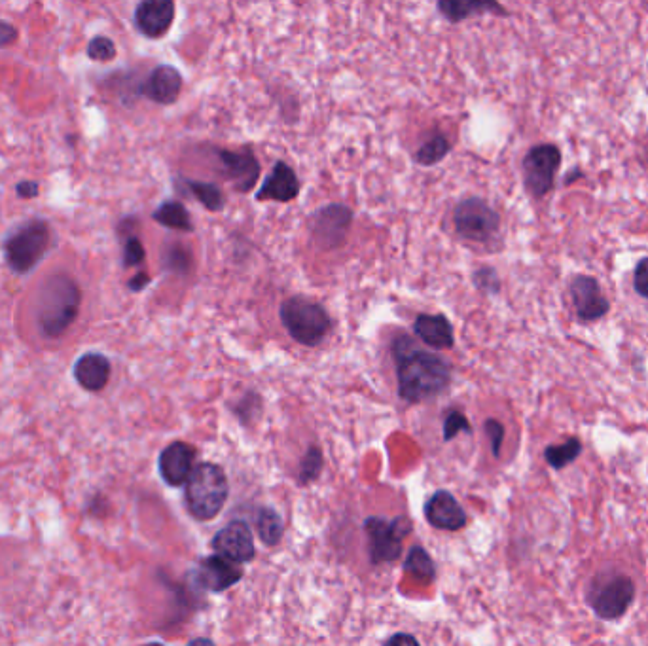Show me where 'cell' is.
I'll return each mask as SVG.
<instances>
[{
	"label": "cell",
	"mask_w": 648,
	"mask_h": 646,
	"mask_svg": "<svg viewBox=\"0 0 648 646\" xmlns=\"http://www.w3.org/2000/svg\"><path fill=\"white\" fill-rule=\"evenodd\" d=\"M391 355L395 362L398 396L408 404H421L442 395L451 383L450 362L421 349L412 336L398 334Z\"/></svg>",
	"instance_id": "1"
},
{
	"label": "cell",
	"mask_w": 648,
	"mask_h": 646,
	"mask_svg": "<svg viewBox=\"0 0 648 646\" xmlns=\"http://www.w3.org/2000/svg\"><path fill=\"white\" fill-rule=\"evenodd\" d=\"M80 304L82 290L74 277L63 271L50 275L42 283L36 296L35 319L38 332L48 340L65 336L78 319Z\"/></svg>",
	"instance_id": "2"
},
{
	"label": "cell",
	"mask_w": 648,
	"mask_h": 646,
	"mask_svg": "<svg viewBox=\"0 0 648 646\" xmlns=\"http://www.w3.org/2000/svg\"><path fill=\"white\" fill-rule=\"evenodd\" d=\"M230 495L226 472L215 463H199L184 489V503L198 521L215 520Z\"/></svg>",
	"instance_id": "3"
},
{
	"label": "cell",
	"mask_w": 648,
	"mask_h": 646,
	"mask_svg": "<svg viewBox=\"0 0 648 646\" xmlns=\"http://www.w3.org/2000/svg\"><path fill=\"white\" fill-rule=\"evenodd\" d=\"M637 595L633 578L616 569H603L586 586V603L599 620L614 622L630 611Z\"/></svg>",
	"instance_id": "4"
},
{
	"label": "cell",
	"mask_w": 648,
	"mask_h": 646,
	"mask_svg": "<svg viewBox=\"0 0 648 646\" xmlns=\"http://www.w3.org/2000/svg\"><path fill=\"white\" fill-rule=\"evenodd\" d=\"M279 319L288 336L304 347H317L332 330L326 307L306 296L287 298L279 307Z\"/></svg>",
	"instance_id": "5"
},
{
	"label": "cell",
	"mask_w": 648,
	"mask_h": 646,
	"mask_svg": "<svg viewBox=\"0 0 648 646\" xmlns=\"http://www.w3.org/2000/svg\"><path fill=\"white\" fill-rule=\"evenodd\" d=\"M52 232L48 222L29 220L19 224L4 241V258L8 268L14 273H27L33 270L50 247Z\"/></svg>",
	"instance_id": "6"
},
{
	"label": "cell",
	"mask_w": 648,
	"mask_h": 646,
	"mask_svg": "<svg viewBox=\"0 0 648 646\" xmlns=\"http://www.w3.org/2000/svg\"><path fill=\"white\" fill-rule=\"evenodd\" d=\"M364 533L368 537L370 563L374 567L383 563H393L402 556L404 539L412 533V523L408 518H368L364 521Z\"/></svg>",
	"instance_id": "7"
},
{
	"label": "cell",
	"mask_w": 648,
	"mask_h": 646,
	"mask_svg": "<svg viewBox=\"0 0 648 646\" xmlns=\"http://www.w3.org/2000/svg\"><path fill=\"white\" fill-rule=\"evenodd\" d=\"M453 226L463 239L487 243L499 234L501 216L484 199L467 198L455 205Z\"/></svg>",
	"instance_id": "8"
},
{
	"label": "cell",
	"mask_w": 648,
	"mask_h": 646,
	"mask_svg": "<svg viewBox=\"0 0 648 646\" xmlns=\"http://www.w3.org/2000/svg\"><path fill=\"white\" fill-rule=\"evenodd\" d=\"M559 165H561V150L556 144L544 143L533 146L525 154L522 163L525 190L537 199L550 194L554 188Z\"/></svg>",
	"instance_id": "9"
},
{
	"label": "cell",
	"mask_w": 648,
	"mask_h": 646,
	"mask_svg": "<svg viewBox=\"0 0 648 646\" xmlns=\"http://www.w3.org/2000/svg\"><path fill=\"white\" fill-rule=\"evenodd\" d=\"M351 224H353V211L342 203H330L311 216L309 232L313 241L321 249L334 251L345 243Z\"/></svg>",
	"instance_id": "10"
},
{
	"label": "cell",
	"mask_w": 648,
	"mask_h": 646,
	"mask_svg": "<svg viewBox=\"0 0 648 646\" xmlns=\"http://www.w3.org/2000/svg\"><path fill=\"white\" fill-rule=\"evenodd\" d=\"M216 162L220 163L218 175L234 186L235 192L249 194L260 179V162L252 150L215 148Z\"/></svg>",
	"instance_id": "11"
},
{
	"label": "cell",
	"mask_w": 648,
	"mask_h": 646,
	"mask_svg": "<svg viewBox=\"0 0 648 646\" xmlns=\"http://www.w3.org/2000/svg\"><path fill=\"white\" fill-rule=\"evenodd\" d=\"M569 290L576 317L582 323H597L611 311L607 296L603 294L599 281L592 275H575L569 283Z\"/></svg>",
	"instance_id": "12"
},
{
	"label": "cell",
	"mask_w": 648,
	"mask_h": 646,
	"mask_svg": "<svg viewBox=\"0 0 648 646\" xmlns=\"http://www.w3.org/2000/svg\"><path fill=\"white\" fill-rule=\"evenodd\" d=\"M211 548L216 556L224 557L235 565H243L254 559V539L251 527L245 521L237 520L228 523L213 537Z\"/></svg>",
	"instance_id": "13"
},
{
	"label": "cell",
	"mask_w": 648,
	"mask_h": 646,
	"mask_svg": "<svg viewBox=\"0 0 648 646\" xmlns=\"http://www.w3.org/2000/svg\"><path fill=\"white\" fill-rule=\"evenodd\" d=\"M198 451L194 446L186 442H173L167 448H163L158 459V468L163 482L171 487L186 485L194 472Z\"/></svg>",
	"instance_id": "14"
},
{
	"label": "cell",
	"mask_w": 648,
	"mask_h": 646,
	"mask_svg": "<svg viewBox=\"0 0 648 646\" xmlns=\"http://www.w3.org/2000/svg\"><path fill=\"white\" fill-rule=\"evenodd\" d=\"M177 14L173 0H144L133 14L135 27L146 38H162L169 33Z\"/></svg>",
	"instance_id": "15"
},
{
	"label": "cell",
	"mask_w": 648,
	"mask_h": 646,
	"mask_svg": "<svg viewBox=\"0 0 648 646\" xmlns=\"http://www.w3.org/2000/svg\"><path fill=\"white\" fill-rule=\"evenodd\" d=\"M425 520L440 531H461L467 527V512L450 491H436L425 504Z\"/></svg>",
	"instance_id": "16"
},
{
	"label": "cell",
	"mask_w": 648,
	"mask_h": 646,
	"mask_svg": "<svg viewBox=\"0 0 648 646\" xmlns=\"http://www.w3.org/2000/svg\"><path fill=\"white\" fill-rule=\"evenodd\" d=\"M196 576L203 590L222 593L234 588L235 584L243 578V571L232 561L215 554V556L203 557L199 561Z\"/></svg>",
	"instance_id": "17"
},
{
	"label": "cell",
	"mask_w": 648,
	"mask_h": 646,
	"mask_svg": "<svg viewBox=\"0 0 648 646\" xmlns=\"http://www.w3.org/2000/svg\"><path fill=\"white\" fill-rule=\"evenodd\" d=\"M300 196V180L296 171L285 162L273 165L270 175L256 192V201L290 203Z\"/></svg>",
	"instance_id": "18"
},
{
	"label": "cell",
	"mask_w": 648,
	"mask_h": 646,
	"mask_svg": "<svg viewBox=\"0 0 648 646\" xmlns=\"http://www.w3.org/2000/svg\"><path fill=\"white\" fill-rule=\"evenodd\" d=\"M180 91H182L180 72L171 65H158L148 74L141 93L158 105H173L179 99Z\"/></svg>",
	"instance_id": "19"
},
{
	"label": "cell",
	"mask_w": 648,
	"mask_h": 646,
	"mask_svg": "<svg viewBox=\"0 0 648 646\" xmlns=\"http://www.w3.org/2000/svg\"><path fill=\"white\" fill-rule=\"evenodd\" d=\"M74 379L76 383L90 391V393H99L103 391L108 385V379L112 374V366L110 360L101 355V353H86L80 359L76 360L74 364Z\"/></svg>",
	"instance_id": "20"
},
{
	"label": "cell",
	"mask_w": 648,
	"mask_h": 646,
	"mask_svg": "<svg viewBox=\"0 0 648 646\" xmlns=\"http://www.w3.org/2000/svg\"><path fill=\"white\" fill-rule=\"evenodd\" d=\"M414 334L431 349H451L455 345L453 326L446 315L419 313L414 321Z\"/></svg>",
	"instance_id": "21"
},
{
	"label": "cell",
	"mask_w": 648,
	"mask_h": 646,
	"mask_svg": "<svg viewBox=\"0 0 648 646\" xmlns=\"http://www.w3.org/2000/svg\"><path fill=\"white\" fill-rule=\"evenodd\" d=\"M438 12L451 23H461L468 18L486 14V12H495L499 16H508L501 4L497 2H482V0H440L436 4Z\"/></svg>",
	"instance_id": "22"
},
{
	"label": "cell",
	"mask_w": 648,
	"mask_h": 646,
	"mask_svg": "<svg viewBox=\"0 0 648 646\" xmlns=\"http://www.w3.org/2000/svg\"><path fill=\"white\" fill-rule=\"evenodd\" d=\"M152 218L169 230H180V232H194V222L190 218L188 209L175 199L163 201L162 205L152 213Z\"/></svg>",
	"instance_id": "23"
},
{
	"label": "cell",
	"mask_w": 648,
	"mask_h": 646,
	"mask_svg": "<svg viewBox=\"0 0 648 646\" xmlns=\"http://www.w3.org/2000/svg\"><path fill=\"white\" fill-rule=\"evenodd\" d=\"M582 442L578 436L567 438L563 444H550L544 448V461L554 470H563L571 467L576 459L582 455Z\"/></svg>",
	"instance_id": "24"
},
{
	"label": "cell",
	"mask_w": 648,
	"mask_h": 646,
	"mask_svg": "<svg viewBox=\"0 0 648 646\" xmlns=\"http://www.w3.org/2000/svg\"><path fill=\"white\" fill-rule=\"evenodd\" d=\"M182 184L186 190L198 199L199 203L211 211V213H220L226 205V198L220 190V186L215 182H201V180L182 179Z\"/></svg>",
	"instance_id": "25"
},
{
	"label": "cell",
	"mask_w": 648,
	"mask_h": 646,
	"mask_svg": "<svg viewBox=\"0 0 648 646\" xmlns=\"http://www.w3.org/2000/svg\"><path fill=\"white\" fill-rule=\"evenodd\" d=\"M254 523H256L258 537L262 539L266 546H277L283 539V533H285L283 520L273 508H260L256 512Z\"/></svg>",
	"instance_id": "26"
},
{
	"label": "cell",
	"mask_w": 648,
	"mask_h": 646,
	"mask_svg": "<svg viewBox=\"0 0 648 646\" xmlns=\"http://www.w3.org/2000/svg\"><path fill=\"white\" fill-rule=\"evenodd\" d=\"M404 571H406V575L412 576L414 580L423 582V584H431L434 576H436L434 561L427 554V550L421 548V546H414L410 550V554L404 561Z\"/></svg>",
	"instance_id": "27"
},
{
	"label": "cell",
	"mask_w": 648,
	"mask_h": 646,
	"mask_svg": "<svg viewBox=\"0 0 648 646\" xmlns=\"http://www.w3.org/2000/svg\"><path fill=\"white\" fill-rule=\"evenodd\" d=\"M451 143L444 133H434L415 152V162L423 167H432L442 162L450 154Z\"/></svg>",
	"instance_id": "28"
},
{
	"label": "cell",
	"mask_w": 648,
	"mask_h": 646,
	"mask_svg": "<svg viewBox=\"0 0 648 646\" xmlns=\"http://www.w3.org/2000/svg\"><path fill=\"white\" fill-rule=\"evenodd\" d=\"M323 467V451L317 448V446H311V448L307 449L306 455L302 457V461H300V468H298V484H313V482L321 476Z\"/></svg>",
	"instance_id": "29"
},
{
	"label": "cell",
	"mask_w": 648,
	"mask_h": 646,
	"mask_svg": "<svg viewBox=\"0 0 648 646\" xmlns=\"http://www.w3.org/2000/svg\"><path fill=\"white\" fill-rule=\"evenodd\" d=\"M234 412L241 419V423L251 425L252 421L258 419V415L262 413V398L258 393L251 391L235 404Z\"/></svg>",
	"instance_id": "30"
},
{
	"label": "cell",
	"mask_w": 648,
	"mask_h": 646,
	"mask_svg": "<svg viewBox=\"0 0 648 646\" xmlns=\"http://www.w3.org/2000/svg\"><path fill=\"white\" fill-rule=\"evenodd\" d=\"M116 44L108 36H95L88 44V57L99 63H107L116 57Z\"/></svg>",
	"instance_id": "31"
},
{
	"label": "cell",
	"mask_w": 648,
	"mask_h": 646,
	"mask_svg": "<svg viewBox=\"0 0 648 646\" xmlns=\"http://www.w3.org/2000/svg\"><path fill=\"white\" fill-rule=\"evenodd\" d=\"M461 432L472 434V425L468 423L465 413L459 412V410H450L444 417V442H450Z\"/></svg>",
	"instance_id": "32"
},
{
	"label": "cell",
	"mask_w": 648,
	"mask_h": 646,
	"mask_svg": "<svg viewBox=\"0 0 648 646\" xmlns=\"http://www.w3.org/2000/svg\"><path fill=\"white\" fill-rule=\"evenodd\" d=\"M472 281L480 292L489 294V296H495L501 292V279L493 268H480V270L474 271Z\"/></svg>",
	"instance_id": "33"
},
{
	"label": "cell",
	"mask_w": 648,
	"mask_h": 646,
	"mask_svg": "<svg viewBox=\"0 0 648 646\" xmlns=\"http://www.w3.org/2000/svg\"><path fill=\"white\" fill-rule=\"evenodd\" d=\"M163 266L175 273H186L190 270V254L182 247H169L163 254Z\"/></svg>",
	"instance_id": "34"
},
{
	"label": "cell",
	"mask_w": 648,
	"mask_h": 646,
	"mask_svg": "<svg viewBox=\"0 0 648 646\" xmlns=\"http://www.w3.org/2000/svg\"><path fill=\"white\" fill-rule=\"evenodd\" d=\"M146 258L143 243L139 237L129 235L124 243V268H135L141 266Z\"/></svg>",
	"instance_id": "35"
},
{
	"label": "cell",
	"mask_w": 648,
	"mask_h": 646,
	"mask_svg": "<svg viewBox=\"0 0 648 646\" xmlns=\"http://www.w3.org/2000/svg\"><path fill=\"white\" fill-rule=\"evenodd\" d=\"M484 431H486L487 438L491 442V451H493V457H501V448H503L504 442V425L501 421L497 419H487L484 423Z\"/></svg>",
	"instance_id": "36"
},
{
	"label": "cell",
	"mask_w": 648,
	"mask_h": 646,
	"mask_svg": "<svg viewBox=\"0 0 648 646\" xmlns=\"http://www.w3.org/2000/svg\"><path fill=\"white\" fill-rule=\"evenodd\" d=\"M633 288L635 292L648 300V256L641 258L633 271Z\"/></svg>",
	"instance_id": "37"
},
{
	"label": "cell",
	"mask_w": 648,
	"mask_h": 646,
	"mask_svg": "<svg viewBox=\"0 0 648 646\" xmlns=\"http://www.w3.org/2000/svg\"><path fill=\"white\" fill-rule=\"evenodd\" d=\"M40 192V186L35 180H21L18 186H16V194H18L21 199H33L38 196Z\"/></svg>",
	"instance_id": "38"
},
{
	"label": "cell",
	"mask_w": 648,
	"mask_h": 646,
	"mask_svg": "<svg viewBox=\"0 0 648 646\" xmlns=\"http://www.w3.org/2000/svg\"><path fill=\"white\" fill-rule=\"evenodd\" d=\"M16 38H18V29L8 21H0V48L10 46Z\"/></svg>",
	"instance_id": "39"
},
{
	"label": "cell",
	"mask_w": 648,
	"mask_h": 646,
	"mask_svg": "<svg viewBox=\"0 0 648 646\" xmlns=\"http://www.w3.org/2000/svg\"><path fill=\"white\" fill-rule=\"evenodd\" d=\"M383 646H421L414 635L410 633H396L391 639L385 641Z\"/></svg>",
	"instance_id": "40"
},
{
	"label": "cell",
	"mask_w": 648,
	"mask_h": 646,
	"mask_svg": "<svg viewBox=\"0 0 648 646\" xmlns=\"http://www.w3.org/2000/svg\"><path fill=\"white\" fill-rule=\"evenodd\" d=\"M148 285H150V277H148V273H137L135 277H131V279L127 281V287H129L131 292H141V290H144Z\"/></svg>",
	"instance_id": "41"
},
{
	"label": "cell",
	"mask_w": 648,
	"mask_h": 646,
	"mask_svg": "<svg viewBox=\"0 0 648 646\" xmlns=\"http://www.w3.org/2000/svg\"><path fill=\"white\" fill-rule=\"evenodd\" d=\"M186 646H216L211 639H207V637H199V639H194V641H190L188 645Z\"/></svg>",
	"instance_id": "42"
},
{
	"label": "cell",
	"mask_w": 648,
	"mask_h": 646,
	"mask_svg": "<svg viewBox=\"0 0 648 646\" xmlns=\"http://www.w3.org/2000/svg\"><path fill=\"white\" fill-rule=\"evenodd\" d=\"M143 646H165V645H162V643H148V645H143Z\"/></svg>",
	"instance_id": "43"
}]
</instances>
